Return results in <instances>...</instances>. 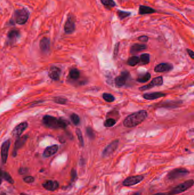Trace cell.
I'll list each match as a JSON object with an SVG mask.
<instances>
[{
	"mask_svg": "<svg viewBox=\"0 0 194 195\" xmlns=\"http://www.w3.org/2000/svg\"><path fill=\"white\" fill-rule=\"evenodd\" d=\"M147 117V112L145 110H141L133 113L128 116L123 121V125L128 128L136 127L144 122Z\"/></svg>",
	"mask_w": 194,
	"mask_h": 195,
	"instance_id": "1",
	"label": "cell"
},
{
	"mask_svg": "<svg viewBox=\"0 0 194 195\" xmlns=\"http://www.w3.org/2000/svg\"><path fill=\"white\" fill-rule=\"evenodd\" d=\"M43 124L48 128H66L69 122L62 119H58L55 117L50 115H45L43 118Z\"/></svg>",
	"mask_w": 194,
	"mask_h": 195,
	"instance_id": "2",
	"label": "cell"
},
{
	"mask_svg": "<svg viewBox=\"0 0 194 195\" xmlns=\"http://www.w3.org/2000/svg\"><path fill=\"white\" fill-rule=\"evenodd\" d=\"M29 12L26 9L16 10L14 13V18L10 20V24L24 25L29 18Z\"/></svg>",
	"mask_w": 194,
	"mask_h": 195,
	"instance_id": "3",
	"label": "cell"
},
{
	"mask_svg": "<svg viewBox=\"0 0 194 195\" xmlns=\"http://www.w3.org/2000/svg\"><path fill=\"white\" fill-rule=\"evenodd\" d=\"M194 180L190 179L186 180V181L176 185L175 187L173 188L170 192L169 193V195H176L182 192H185L189 188H191L194 185Z\"/></svg>",
	"mask_w": 194,
	"mask_h": 195,
	"instance_id": "4",
	"label": "cell"
},
{
	"mask_svg": "<svg viewBox=\"0 0 194 195\" xmlns=\"http://www.w3.org/2000/svg\"><path fill=\"white\" fill-rule=\"evenodd\" d=\"M189 171L185 168H175L169 172L167 177L170 180H174L189 175Z\"/></svg>",
	"mask_w": 194,
	"mask_h": 195,
	"instance_id": "5",
	"label": "cell"
},
{
	"mask_svg": "<svg viewBox=\"0 0 194 195\" xmlns=\"http://www.w3.org/2000/svg\"><path fill=\"white\" fill-rule=\"evenodd\" d=\"M144 179L142 175H134L129 176L122 181V185L125 187H132L141 183Z\"/></svg>",
	"mask_w": 194,
	"mask_h": 195,
	"instance_id": "6",
	"label": "cell"
},
{
	"mask_svg": "<svg viewBox=\"0 0 194 195\" xmlns=\"http://www.w3.org/2000/svg\"><path fill=\"white\" fill-rule=\"evenodd\" d=\"M163 80L162 76H157L156 78H154L148 85L140 87L139 90L142 91L147 90H149L153 87L161 86L163 85Z\"/></svg>",
	"mask_w": 194,
	"mask_h": 195,
	"instance_id": "7",
	"label": "cell"
},
{
	"mask_svg": "<svg viewBox=\"0 0 194 195\" xmlns=\"http://www.w3.org/2000/svg\"><path fill=\"white\" fill-rule=\"evenodd\" d=\"M75 18L72 14H69L67 21L64 24V31L67 34H72L75 30Z\"/></svg>",
	"mask_w": 194,
	"mask_h": 195,
	"instance_id": "8",
	"label": "cell"
},
{
	"mask_svg": "<svg viewBox=\"0 0 194 195\" xmlns=\"http://www.w3.org/2000/svg\"><path fill=\"white\" fill-rule=\"evenodd\" d=\"M119 140H115L106 147L102 152V156L103 158H106L112 155L117 148L119 146Z\"/></svg>",
	"mask_w": 194,
	"mask_h": 195,
	"instance_id": "9",
	"label": "cell"
},
{
	"mask_svg": "<svg viewBox=\"0 0 194 195\" xmlns=\"http://www.w3.org/2000/svg\"><path fill=\"white\" fill-rule=\"evenodd\" d=\"M10 146V140H7L5 142H3V143L1 146V155L3 164H5L6 163Z\"/></svg>",
	"mask_w": 194,
	"mask_h": 195,
	"instance_id": "10",
	"label": "cell"
},
{
	"mask_svg": "<svg viewBox=\"0 0 194 195\" xmlns=\"http://www.w3.org/2000/svg\"><path fill=\"white\" fill-rule=\"evenodd\" d=\"M129 73L127 71L122 72L120 76H118L115 78V81L116 86L118 87H121L125 85L126 80L129 76Z\"/></svg>",
	"mask_w": 194,
	"mask_h": 195,
	"instance_id": "11",
	"label": "cell"
},
{
	"mask_svg": "<svg viewBox=\"0 0 194 195\" xmlns=\"http://www.w3.org/2000/svg\"><path fill=\"white\" fill-rule=\"evenodd\" d=\"M173 69V65L168 63H162L157 65L154 68L156 73H163L170 72Z\"/></svg>",
	"mask_w": 194,
	"mask_h": 195,
	"instance_id": "12",
	"label": "cell"
},
{
	"mask_svg": "<svg viewBox=\"0 0 194 195\" xmlns=\"http://www.w3.org/2000/svg\"><path fill=\"white\" fill-rule=\"evenodd\" d=\"M42 185L46 190L50 191H54L59 187V183L53 180H46L42 184Z\"/></svg>",
	"mask_w": 194,
	"mask_h": 195,
	"instance_id": "13",
	"label": "cell"
},
{
	"mask_svg": "<svg viewBox=\"0 0 194 195\" xmlns=\"http://www.w3.org/2000/svg\"><path fill=\"white\" fill-rule=\"evenodd\" d=\"M28 124L26 122H23L20 124H19L18 125H17L13 130L12 132V134L14 136L18 137L20 136L26 129L27 127Z\"/></svg>",
	"mask_w": 194,
	"mask_h": 195,
	"instance_id": "14",
	"label": "cell"
},
{
	"mask_svg": "<svg viewBox=\"0 0 194 195\" xmlns=\"http://www.w3.org/2000/svg\"><path fill=\"white\" fill-rule=\"evenodd\" d=\"M61 73V70L59 68L53 66L51 67L49 70V76L54 80H58L60 78V75Z\"/></svg>",
	"mask_w": 194,
	"mask_h": 195,
	"instance_id": "15",
	"label": "cell"
},
{
	"mask_svg": "<svg viewBox=\"0 0 194 195\" xmlns=\"http://www.w3.org/2000/svg\"><path fill=\"white\" fill-rule=\"evenodd\" d=\"M27 139V136H22L21 138H18L17 141L15 143V146H14V150L13 152V156H16L17 155V152L18 149L21 148L22 147L24 146V143L26 142V140Z\"/></svg>",
	"mask_w": 194,
	"mask_h": 195,
	"instance_id": "16",
	"label": "cell"
},
{
	"mask_svg": "<svg viewBox=\"0 0 194 195\" xmlns=\"http://www.w3.org/2000/svg\"><path fill=\"white\" fill-rule=\"evenodd\" d=\"M59 149V146L58 145H53L51 146L47 147L43 152V156L45 158H49L53 155L55 154Z\"/></svg>",
	"mask_w": 194,
	"mask_h": 195,
	"instance_id": "17",
	"label": "cell"
},
{
	"mask_svg": "<svg viewBox=\"0 0 194 195\" xmlns=\"http://www.w3.org/2000/svg\"><path fill=\"white\" fill-rule=\"evenodd\" d=\"M182 101H170L166 102L163 103H160L158 106L161 107H165V108H175L178 107L181 104Z\"/></svg>",
	"mask_w": 194,
	"mask_h": 195,
	"instance_id": "18",
	"label": "cell"
},
{
	"mask_svg": "<svg viewBox=\"0 0 194 195\" xmlns=\"http://www.w3.org/2000/svg\"><path fill=\"white\" fill-rule=\"evenodd\" d=\"M155 12H157V11L154 9L145 5H140L138 9V14L140 15L152 14Z\"/></svg>",
	"mask_w": 194,
	"mask_h": 195,
	"instance_id": "19",
	"label": "cell"
},
{
	"mask_svg": "<svg viewBox=\"0 0 194 195\" xmlns=\"http://www.w3.org/2000/svg\"><path fill=\"white\" fill-rule=\"evenodd\" d=\"M166 94L160 92H154L151 93H147L143 95V97L146 100H155L160 97H165Z\"/></svg>",
	"mask_w": 194,
	"mask_h": 195,
	"instance_id": "20",
	"label": "cell"
},
{
	"mask_svg": "<svg viewBox=\"0 0 194 195\" xmlns=\"http://www.w3.org/2000/svg\"><path fill=\"white\" fill-rule=\"evenodd\" d=\"M50 41L47 38H43L39 43V46L41 50L44 52H47L50 50Z\"/></svg>",
	"mask_w": 194,
	"mask_h": 195,
	"instance_id": "21",
	"label": "cell"
},
{
	"mask_svg": "<svg viewBox=\"0 0 194 195\" xmlns=\"http://www.w3.org/2000/svg\"><path fill=\"white\" fill-rule=\"evenodd\" d=\"M20 36V32L18 29H12L10 30L7 34V38L10 41H16Z\"/></svg>",
	"mask_w": 194,
	"mask_h": 195,
	"instance_id": "22",
	"label": "cell"
},
{
	"mask_svg": "<svg viewBox=\"0 0 194 195\" xmlns=\"http://www.w3.org/2000/svg\"><path fill=\"white\" fill-rule=\"evenodd\" d=\"M147 48L146 45L145 44H136L132 45L130 49V52L131 54H134L137 53L139 51L144 50Z\"/></svg>",
	"mask_w": 194,
	"mask_h": 195,
	"instance_id": "23",
	"label": "cell"
},
{
	"mask_svg": "<svg viewBox=\"0 0 194 195\" xmlns=\"http://www.w3.org/2000/svg\"><path fill=\"white\" fill-rule=\"evenodd\" d=\"M0 177L1 179H5L6 181H7L8 183L10 184L14 183L13 179H12V176L7 172L0 170Z\"/></svg>",
	"mask_w": 194,
	"mask_h": 195,
	"instance_id": "24",
	"label": "cell"
},
{
	"mask_svg": "<svg viewBox=\"0 0 194 195\" xmlns=\"http://www.w3.org/2000/svg\"><path fill=\"white\" fill-rule=\"evenodd\" d=\"M140 62V60L139 57L137 56H133L129 58V59L128 60L127 63L128 65L130 66H134L137 65V64H138Z\"/></svg>",
	"mask_w": 194,
	"mask_h": 195,
	"instance_id": "25",
	"label": "cell"
},
{
	"mask_svg": "<svg viewBox=\"0 0 194 195\" xmlns=\"http://www.w3.org/2000/svg\"><path fill=\"white\" fill-rule=\"evenodd\" d=\"M102 4L107 9H110L116 6V3L113 0H101Z\"/></svg>",
	"mask_w": 194,
	"mask_h": 195,
	"instance_id": "26",
	"label": "cell"
},
{
	"mask_svg": "<svg viewBox=\"0 0 194 195\" xmlns=\"http://www.w3.org/2000/svg\"><path fill=\"white\" fill-rule=\"evenodd\" d=\"M151 78V74L149 73H147L144 75L139 76V77L137 78V82L140 83H145L147 82L149 79Z\"/></svg>",
	"mask_w": 194,
	"mask_h": 195,
	"instance_id": "27",
	"label": "cell"
},
{
	"mask_svg": "<svg viewBox=\"0 0 194 195\" xmlns=\"http://www.w3.org/2000/svg\"><path fill=\"white\" fill-rule=\"evenodd\" d=\"M140 62L143 65H146V64L149 63V62L150 61V55L149 54H147V53L142 54L140 56Z\"/></svg>",
	"mask_w": 194,
	"mask_h": 195,
	"instance_id": "28",
	"label": "cell"
},
{
	"mask_svg": "<svg viewBox=\"0 0 194 195\" xmlns=\"http://www.w3.org/2000/svg\"><path fill=\"white\" fill-rule=\"evenodd\" d=\"M117 14L119 16V17L120 18V20H123L128 17H129V16L131 15V13L130 12H125V11H123V10H118Z\"/></svg>",
	"mask_w": 194,
	"mask_h": 195,
	"instance_id": "29",
	"label": "cell"
},
{
	"mask_svg": "<svg viewBox=\"0 0 194 195\" xmlns=\"http://www.w3.org/2000/svg\"><path fill=\"white\" fill-rule=\"evenodd\" d=\"M70 76L73 79H77L80 77V72L76 69H73L70 72Z\"/></svg>",
	"mask_w": 194,
	"mask_h": 195,
	"instance_id": "30",
	"label": "cell"
},
{
	"mask_svg": "<svg viewBox=\"0 0 194 195\" xmlns=\"http://www.w3.org/2000/svg\"><path fill=\"white\" fill-rule=\"evenodd\" d=\"M102 97L104 99L105 101L111 103V102H113L115 101V98L114 97L113 95H112L111 94L109 93H104L102 95Z\"/></svg>",
	"mask_w": 194,
	"mask_h": 195,
	"instance_id": "31",
	"label": "cell"
},
{
	"mask_svg": "<svg viewBox=\"0 0 194 195\" xmlns=\"http://www.w3.org/2000/svg\"><path fill=\"white\" fill-rule=\"evenodd\" d=\"M76 134L77 135V136L78 138V140L79 141V143H80V145L82 147L84 146V140H83L82 133H81V131H80V130L79 129V128L76 129Z\"/></svg>",
	"mask_w": 194,
	"mask_h": 195,
	"instance_id": "32",
	"label": "cell"
},
{
	"mask_svg": "<svg viewBox=\"0 0 194 195\" xmlns=\"http://www.w3.org/2000/svg\"><path fill=\"white\" fill-rule=\"evenodd\" d=\"M116 123V121L112 118H108L104 122V125L106 127H111Z\"/></svg>",
	"mask_w": 194,
	"mask_h": 195,
	"instance_id": "33",
	"label": "cell"
},
{
	"mask_svg": "<svg viewBox=\"0 0 194 195\" xmlns=\"http://www.w3.org/2000/svg\"><path fill=\"white\" fill-rule=\"evenodd\" d=\"M86 131H87V134L88 136L91 139H94L95 138V134L94 130H92V128L91 127H88L86 128Z\"/></svg>",
	"mask_w": 194,
	"mask_h": 195,
	"instance_id": "34",
	"label": "cell"
},
{
	"mask_svg": "<svg viewBox=\"0 0 194 195\" xmlns=\"http://www.w3.org/2000/svg\"><path fill=\"white\" fill-rule=\"evenodd\" d=\"M70 118H71V120L72 121L73 123L75 124V125H78L79 123H80V118L76 114H73L71 117H70Z\"/></svg>",
	"mask_w": 194,
	"mask_h": 195,
	"instance_id": "35",
	"label": "cell"
},
{
	"mask_svg": "<svg viewBox=\"0 0 194 195\" xmlns=\"http://www.w3.org/2000/svg\"><path fill=\"white\" fill-rule=\"evenodd\" d=\"M54 101L56 103L63 104L66 103L67 100L66 99L63 98V97H56L54 99Z\"/></svg>",
	"mask_w": 194,
	"mask_h": 195,
	"instance_id": "36",
	"label": "cell"
},
{
	"mask_svg": "<svg viewBox=\"0 0 194 195\" xmlns=\"http://www.w3.org/2000/svg\"><path fill=\"white\" fill-rule=\"evenodd\" d=\"M35 179H34V177L31 176H26L25 177L24 179V181L25 183H33Z\"/></svg>",
	"mask_w": 194,
	"mask_h": 195,
	"instance_id": "37",
	"label": "cell"
},
{
	"mask_svg": "<svg viewBox=\"0 0 194 195\" xmlns=\"http://www.w3.org/2000/svg\"><path fill=\"white\" fill-rule=\"evenodd\" d=\"M71 181H74L76 177H77V173H76V171L75 169H73L71 171Z\"/></svg>",
	"mask_w": 194,
	"mask_h": 195,
	"instance_id": "38",
	"label": "cell"
},
{
	"mask_svg": "<svg viewBox=\"0 0 194 195\" xmlns=\"http://www.w3.org/2000/svg\"><path fill=\"white\" fill-rule=\"evenodd\" d=\"M138 40L141 42H146L148 41L149 40V38L146 35H142V36H140V37H138Z\"/></svg>",
	"mask_w": 194,
	"mask_h": 195,
	"instance_id": "39",
	"label": "cell"
},
{
	"mask_svg": "<svg viewBox=\"0 0 194 195\" xmlns=\"http://www.w3.org/2000/svg\"><path fill=\"white\" fill-rule=\"evenodd\" d=\"M119 43H117L116 44L115 50H114V57H115L117 55L118 51H119Z\"/></svg>",
	"mask_w": 194,
	"mask_h": 195,
	"instance_id": "40",
	"label": "cell"
},
{
	"mask_svg": "<svg viewBox=\"0 0 194 195\" xmlns=\"http://www.w3.org/2000/svg\"><path fill=\"white\" fill-rule=\"evenodd\" d=\"M187 53L189 54V55H190V57L193 59H194V52L193 51V50H190V49H187Z\"/></svg>",
	"mask_w": 194,
	"mask_h": 195,
	"instance_id": "41",
	"label": "cell"
},
{
	"mask_svg": "<svg viewBox=\"0 0 194 195\" xmlns=\"http://www.w3.org/2000/svg\"><path fill=\"white\" fill-rule=\"evenodd\" d=\"M26 171H27V170H26V168H21V169H20V170H19L18 172H19V173H20V174L22 175V174L25 173Z\"/></svg>",
	"mask_w": 194,
	"mask_h": 195,
	"instance_id": "42",
	"label": "cell"
},
{
	"mask_svg": "<svg viewBox=\"0 0 194 195\" xmlns=\"http://www.w3.org/2000/svg\"><path fill=\"white\" fill-rule=\"evenodd\" d=\"M168 194H166V193H157V194H154L153 195H167Z\"/></svg>",
	"mask_w": 194,
	"mask_h": 195,
	"instance_id": "43",
	"label": "cell"
},
{
	"mask_svg": "<svg viewBox=\"0 0 194 195\" xmlns=\"http://www.w3.org/2000/svg\"><path fill=\"white\" fill-rule=\"evenodd\" d=\"M132 195H141V194L139 192H136V193H134V194H133Z\"/></svg>",
	"mask_w": 194,
	"mask_h": 195,
	"instance_id": "44",
	"label": "cell"
},
{
	"mask_svg": "<svg viewBox=\"0 0 194 195\" xmlns=\"http://www.w3.org/2000/svg\"><path fill=\"white\" fill-rule=\"evenodd\" d=\"M1 183H2V179L0 177V185L1 184Z\"/></svg>",
	"mask_w": 194,
	"mask_h": 195,
	"instance_id": "45",
	"label": "cell"
},
{
	"mask_svg": "<svg viewBox=\"0 0 194 195\" xmlns=\"http://www.w3.org/2000/svg\"><path fill=\"white\" fill-rule=\"evenodd\" d=\"M25 195L24 194H21V195Z\"/></svg>",
	"mask_w": 194,
	"mask_h": 195,
	"instance_id": "46",
	"label": "cell"
}]
</instances>
